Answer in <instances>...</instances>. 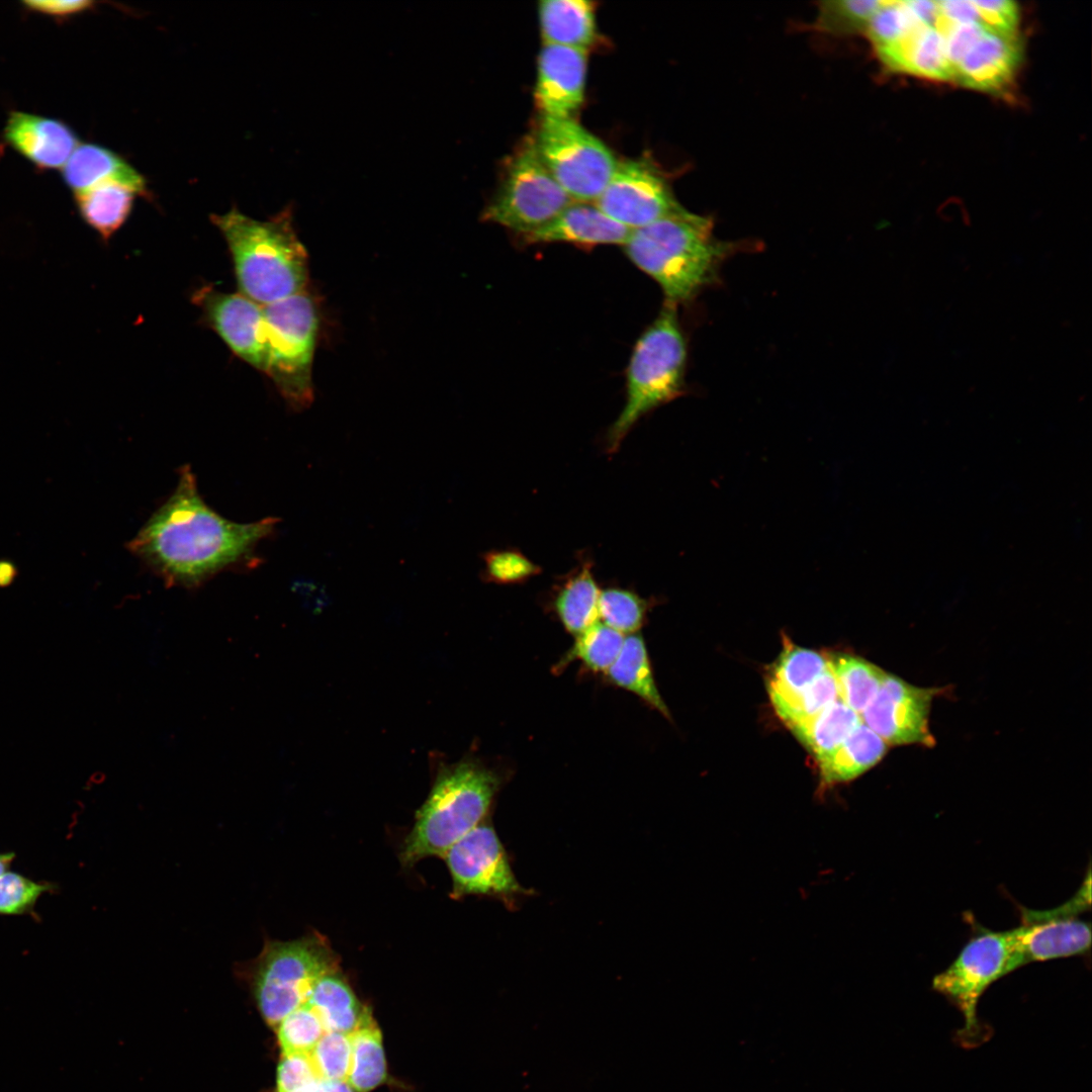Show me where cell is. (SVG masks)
Returning <instances> with one entry per match:
<instances>
[{"instance_id":"6da1fadb","label":"cell","mask_w":1092,"mask_h":1092,"mask_svg":"<svg viewBox=\"0 0 1092 1092\" xmlns=\"http://www.w3.org/2000/svg\"><path fill=\"white\" fill-rule=\"evenodd\" d=\"M279 521L239 523L220 516L205 503L185 464L176 487L129 540L128 550L168 587L195 589L221 572L256 566L259 545Z\"/></svg>"},{"instance_id":"7a4b0ae2","label":"cell","mask_w":1092,"mask_h":1092,"mask_svg":"<svg viewBox=\"0 0 1092 1092\" xmlns=\"http://www.w3.org/2000/svg\"><path fill=\"white\" fill-rule=\"evenodd\" d=\"M713 229L711 217L680 206L632 230L623 246L629 260L660 286L664 303L677 306L718 282L723 263L743 250L742 243L716 239Z\"/></svg>"},{"instance_id":"3957f363","label":"cell","mask_w":1092,"mask_h":1092,"mask_svg":"<svg viewBox=\"0 0 1092 1092\" xmlns=\"http://www.w3.org/2000/svg\"><path fill=\"white\" fill-rule=\"evenodd\" d=\"M210 219L226 242L240 293L268 305L305 290L307 253L289 210L258 220L232 208Z\"/></svg>"},{"instance_id":"277c9868","label":"cell","mask_w":1092,"mask_h":1092,"mask_svg":"<svg viewBox=\"0 0 1092 1092\" xmlns=\"http://www.w3.org/2000/svg\"><path fill=\"white\" fill-rule=\"evenodd\" d=\"M499 776L474 759L443 765L403 839L399 860L411 868L429 856L443 857L460 838L484 821L500 787Z\"/></svg>"},{"instance_id":"5b68a950","label":"cell","mask_w":1092,"mask_h":1092,"mask_svg":"<svg viewBox=\"0 0 1092 1092\" xmlns=\"http://www.w3.org/2000/svg\"><path fill=\"white\" fill-rule=\"evenodd\" d=\"M688 349L676 306L664 303L634 345L626 371L625 405L606 435L614 453L635 424L685 389Z\"/></svg>"},{"instance_id":"8992f818","label":"cell","mask_w":1092,"mask_h":1092,"mask_svg":"<svg viewBox=\"0 0 1092 1092\" xmlns=\"http://www.w3.org/2000/svg\"><path fill=\"white\" fill-rule=\"evenodd\" d=\"M339 971L338 953L316 931L288 941L268 939L246 969L260 1011L274 1028L307 1001L318 980Z\"/></svg>"},{"instance_id":"52a82bcc","label":"cell","mask_w":1092,"mask_h":1092,"mask_svg":"<svg viewBox=\"0 0 1092 1092\" xmlns=\"http://www.w3.org/2000/svg\"><path fill=\"white\" fill-rule=\"evenodd\" d=\"M266 333L264 373L288 406L300 412L313 400L311 367L318 329L317 308L305 290L263 305Z\"/></svg>"},{"instance_id":"ba28073f","label":"cell","mask_w":1092,"mask_h":1092,"mask_svg":"<svg viewBox=\"0 0 1092 1092\" xmlns=\"http://www.w3.org/2000/svg\"><path fill=\"white\" fill-rule=\"evenodd\" d=\"M532 139L542 162L573 201L595 202L617 169L610 149L573 118L542 116Z\"/></svg>"},{"instance_id":"9c48e42d","label":"cell","mask_w":1092,"mask_h":1092,"mask_svg":"<svg viewBox=\"0 0 1092 1092\" xmlns=\"http://www.w3.org/2000/svg\"><path fill=\"white\" fill-rule=\"evenodd\" d=\"M1017 970L1011 929L994 931L979 926L956 959L932 980V988L964 1016L959 1031L963 1043L980 1042L977 1006L985 991L997 980Z\"/></svg>"},{"instance_id":"30bf717a","label":"cell","mask_w":1092,"mask_h":1092,"mask_svg":"<svg viewBox=\"0 0 1092 1092\" xmlns=\"http://www.w3.org/2000/svg\"><path fill=\"white\" fill-rule=\"evenodd\" d=\"M571 202L530 138L510 158L502 184L482 218L521 236L546 224Z\"/></svg>"},{"instance_id":"8fae6325","label":"cell","mask_w":1092,"mask_h":1092,"mask_svg":"<svg viewBox=\"0 0 1092 1092\" xmlns=\"http://www.w3.org/2000/svg\"><path fill=\"white\" fill-rule=\"evenodd\" d=\"M442 858L452 879V899L467 895L509 899L527 893L515 878L495 830L485 820L455 842Z\"/></svg>"},{"instance_id":"7c38bea8","label":"cell","mask_w":1092,"mask_h":1092,"mask_svg":"<svg viewBox=\"0 0 1092 1092\" xmlns=\"http://www.w3.org/2000/svg\"><path fill=\"white\" fill-rule=\"evenodd\" d=\"M938 689L913 686L887 673L877 695L860 714L861 721L888 745L932 746L929 714Z\"/></svg>"},{"instance_id":"4fadbf2b","label":"cell","mask_w":1092,"mask_h":1092,"mask_svg":"<svg viewBox=\"0 0 1092 1092\" xmlns=\"http://www.w3.org/2000/svg\"><path fill=\"white\" fill-rule=\"evenodd\" d=\"M594 203L606 215L630 230L650 224L680 207L657 170L640 160L618 163L614 175Z\"/></svg>"},{"instance_id":"5bb4252c","label":"cell","mask_w":1092,"mask_h":1092,"mask_svg":"<svg viewBox=\"0 0 1092 1092\" xmlns=\"http://www.w3.org/2000/svg\"><path fill=\"white\" fill-rule=\"evenodd\" d=\"M205 322L232 352L264 373L266 333L263 305L242 293L202 287L193 295Z\"/></svg>"},{"instance_id":"9a60e30c","label":"cell","mask_w":1092,"mask_h":1092,"mask_svg":"<svg viewBox=\"0 0 1092 1092\" xmlns=\"http://www.w3.org/2000/svg\"><path fill=\"white\" fill-rule=\"evenodd\" d=\"M586 64L585 50L544 43L534 94L542 116L573 118L584 98Z\"/></svg>"},{"instance_id":"2e32d148","label":"cell","mask_w":1092,"mask_h":1092,"mask_svg":"<svg viewBox=\"0 0 1092 1092\" xmlns=\"http://www.w3.org/2000/svg\"><path fill=\"white\" fill-rule=\"evenodd\" d=\"M3 140L42 171L62 168L79 145L76 132L63 120L19 110L9 112Z\"/></svg>"},{"instance_id":"e0dca14e","label":"cell","mask_w":1092,"mask_h":1092,"mask_svg":"<svg viewBox=\"0 0 1092 1092\" xmlns=\"http://www.w3.org/2000/svg\"><path fill=\"white\" fill-rule=\"evenodd\" d=\"M631 231L606 215L594 202L573 201L546 224L518 237L524 245L566 243L592 248L624 245Z\"/></svg>"},{"instance_id":"ac0fdd59","label":"cell","mask_w":1092,"mask_h":1092,"mask_svg":"<svg viewBox=\"0 0 1092 1092\" xmlns=\"http://www.w3.org/2000/svg\"><path fill=\"white\" fill-rule=\"evenodd\" d=\"M1011 933L1017 969L1030 963L1085 956L1091 947L1090 923L1078 917L1023 921Z\"/></svg>"},{"instance_id":"d6986e66","label":"cell","mask_w":1092,"mask_h":1092,"mask_svg":"<svg viewBox=\"0 0 1092 1092\" xmlns=\"http://www.w3.org/2000/svg\"><path fill=\"white\" fill-rule=\"evenodd\" d=\"M1017 36L987 31L964 56L953 71L952 81L984 92L1002 91L1012 80L1019 65Z\"/></svg>"},{"instance_id":"ffe728a7","label":"cell","mask_w":1092,"mask_h":1092,"mask_svg":"<svg viewBox=\"0 0 1092 1092\" xmlns=\"http://www.w3.org/2000/svg\"><path fill=\"white\" fill-rule=\"evenodd\" d=\"M66 186L74 194L105 181L120 182L138 195L147 194L145 177L118 154L97 144L78 145L62 170Z\"/></svg>"},{"instance_id":"44dd1931","label":"cell","mask_w":1092,"mask_h":1092,"mask_svg":"<svg viewBox=\"0 0 1092 1092\" xmlns=\"http://www.w3.org/2000/svg\"><path fill=\"white\" fill-rule=\"evenodd\" d=\"M891 71L936 81H952L944 38L935 27L919 26L898 43L877 52Z\"/></svg>"},{"instance_id":"7402d4cb","label":"cell","mask_w":1092,"mask_h":1092,"mask_svg":"<svg viewBox=\"0 0 1092 1092\" xmlns=\"http://www.w3.org/2000/svg\"><path fill=\"white\" fill-rule=\"evenodd\" d=\"M546 44L587 49L597 39L595 4L585 0H544L538 7Z\"/></svg>"},{"instance_id":"603a6c76","label":"cell","mask_w":1092,"mask_h":1092,"mask_svg":"<svg viewBox=\"0 0 1092 1092\" xmlns=\"http://www.w3.org/2000/svg\"><path fill=\"white\" fill-rule=\"evenodd\" d=\"M885 741L861 723L838 747L818 760L821 785L826 788L852 781L885 755Z\"/></svg>"},{"instance_id":"cb8c5ba5","label":"cell","mask_w":1092,"mask_h":1092,"mask_svg":"<svg viewBox=\"0 0 1092 1092\" xmlns=\"http://www.w3.org/2000/svg\"><path fill=\"white\" fill-rule=\"evenodd\" d=\"M600 594L588 561L567 575L553 600L554 611L567 632L576 637L599 623Z\"/></svg>"},{"instance_id":"d4e9b609","label":"cell","mask_w":1092,"mask_h":1092,"mask_svg":"<svg viewBox=\"0 0 1092 1092\" xmlns=\"http://www.w3.org/2000/svg\"><path fill=\"white\" fill-rule=\"evenodd\" d=\"M138 193L117 182L105 181L74 194L83 220L108 241L128 218Z\"/></svg>"},{"instance_id":"484cf974","label":"cell","mask_w":1092,"mask_h":1092,"mask_svg":"<svg viewBox=\"0 0 1092 1092\" xmlns=\"http://www.w3.org/2000/svg\"><path fill=\"white\" fill-rule=\"evenodd\" d=\"M305 1003L317 1013L326 1031L348 1034L371 1015L340 971L318 980Z\"/></svg>"},{"instance_id":"4316f807","label":"cell","mask_w":1092,"mask_h":1092,"mask_svg":"<svg viewBox=\"0 0 1092 1092\" xmlns=\"http://www.w3.org/2000/svg\"><path fill=\"white\" fill-rule=\"evenodd\" d=\"M606 675L614 686L636 695L664 717H670L655 684L645 642L639 634L625 636L622 649Z\"/></svg>"},{"instance_id":"83f0119b","label":"cell","mask_w":1092,"mask_h":1092,"mask_svg":"<svg viewBox=\"0 0 1092 1092\" xmlns=\"http://www.w3.org/2000/svg\"><path fill=\"white\" fill-rule=\"evenodd\" d=\"M860 715L839 699L789 728L817 761L838 747L860 724Z\"/></svg>"},{"instance_id":"f1b7e54d","label":"cell","mask_w":1092,"mask_h":1092,"mask_svg":"<svg viewBox=\"0 0 1092 1092\" xmlns=\"http://www.w3.org/2000/svg\"><path fill=\"white\" fill-rule=\"evenodd\" d=\"M351 1063L347 1082L356 1092H368L386 1078V1063L381 1032L369 1015L349 1033Z\"/></svg>"},{"instance_id":"f546056e","label":"cell","mask_w":1092,"mask_h":1092,"mask_svg":"<svg viewBox=\"0 0 1092 1092\" xmlns=\"http://www.w3.org/2000/svg\"><path fill=\"white\" fill-rule=\"evenodd\" d=\"M828 661L838 699L860 715L877 695L888 672L861 657L848 654L830 656Z\"/></svg>"},{"instance_id":"4dcf8cb0","label":"cell","mask_w":1092,"mask_h":1092,"mask_svg":"<svg viewBox=\"0 0 1092 1092\" xmlns=\"http://www.w3.org/2000/svg\"><path fill=\"white\" fill-rule=\"evenodd\" d=\"M828 657L793 644L785 646L775 663L767 684L769 699L793 696L820 676L828 667Z\"/></svg>"},{"instance_id":"1f68e13d","label":"cell","mask_w":1092,"mask_h":1092,"mask_svg":"<svg viewBox=\"0 0 1092 1092\" xmlns=\"http://www.w3.org/2000/svg\"><path fill=\"white\" fill-rule=\"evenodd\" d=\"M881 4L879 0L821 1L818 2V13L811 27L836 36L866 34Z\"/></svg>"},{"instance_id":"d6a6232c","label":"cell","mask_w":1092,"mask_h":1092,"mask_svg":"<svg viewBox=\"0 0 1092 1092\" xmlns=\"http://www.w3.org/2000/svg\"><path fill=\"white\" fill-rule=\"evenodd\" d=\"M624 640V634L597 623L575 637L572 647L558 666H565L566 663L579 660L587 669L606 673L618 657Z\"/></svg>"},{"instance_id":"836d02e7","label":"cell","mask_w":1092,"mask_h":1092,"mask_svg":"<svg viewBox=\"0 0 1092 1092\" xmlns=\"http://www.w3.org/2000/svg\"><path fill=\"white\" fill-rule=\"evenodd\" d=\"M836 700L837 686L829 664L820 676L801 692L770 699L777 714L788 727L815 716Z\"/></svg>"},{"instance_id":"e575fe53","label":"cell","mask_w":1092,"mask_h":1092,"mask_svg":"<svg viewBox=\"0 0 1092 1092\" xmlns=\"http://www.w3.org/2000/svg\"><path fill=\"white\" fill-rule=\"evenodd\" d=\"M647 603L636 593L619 587L601 590L599 617L603 624L622 633L638 631L646 617Z\"/></svg>"},{"instance_id":"d590c367","label":"cell","mask_w":1092,"mask_h":1092,"mask_svg":"<svg viewBox=\"0 0 1092 1092\" xmlns=\"http://www.w3.org/2000/svg\"><path fill=\"white\" fill-rule=\"evenodd\" d=\"M276 1030L283 1056L310 1054L326 1032L320 1016L307 1003L289 1013Z\"/></svg>"},{"instance_id":"8d00e7d4","label":"cell","mask_w":1092,"mask_h":1092,"mask_svg":"<svg viewBox=\"0 0 1092 1092\" xmlns=\"http://www.w3.org/2000/svg\"><path fill=\"white\" fill-rule=\"evenodd\" d=\"M919 26L922 25L913 17L905 1H882L866 35L877 53L898 43Z\"/></svg>"},{"instance_id":"74e56055","label":"cell","mask_w":1092,"mask_h":1092,"mask_svg":"<svg viewBox=\"0 0 1092 1092\" xmlns=\"http://www.w3.org/2000/svg\"><path fill=\"white\" fill-rule=\"evenodd\" d=\"M56 888L53 883L33 881L7 871L0 876V915H33L40 896Z\"/></svg>"},{"instance_id":"f35d334b","label":"cell","mask_w":1092,"mask_h":1092,"mask_svg":"<svg viewBox=\"0 0 1092 1092\" xmlns=\"http://www.w3.org/2000/svg\"><path fill=\"white\" fill-rule=\"evenodd\" d=\"M481 576L484 581L515 584L539 574L541 568L515 549L490 550L482 555Z\"/></svg>"},{"instance_id":"ab89813d","label":"cell","mask_w":1092,"mask_h":1092,"mask_svg":"<svg viewBox=\"0 0 1092 1092\" xmlns=\"http://www.w3.org/2000/svg\"><path fill=\"white\" fill-rule=\"evenodd\" d=\"M309 1057L323 1080L347 1081L351 1063L349 1033L326 1031Z\"/></svg>"},{"instance_id":"60d3db41","label":"cell","mask_w":1092,"mask_h":1092,"mask_svg":"<svg viewBox=\"0 0 1092 1092\" xmlns=\"http://www.w3.org/2000/svg\"><path fill=\"white\" fill-rule=\"evenodd\" d=\"M323 1081L309 1054L283 1056L278 1066V1092H320Z\"/></svg>"},{"instance_id":"b9f144b4","label":"cell","mask_w":1092,"mask_h":1092,"mask_svg":"<svg viewBox=\"0 0 1092 1092\" xmlns=\"http://www.w3.org/2000/svg\"><path fill=\"white\" fill-rule=\"evenodd\" d=\"M981 23L990 31L1005 35L1017 36L1019 24V8L1010 0L973 1Z\"/></svg>"},{"instance_id":"7bdbcfd3","label":"cell","mask_w":1092,"mask_h":1092,"mask_svg":"<svg viewBox=\"0 0 1092 1092\" xmlns=\"http://www.w3.org/2000/svg\"><path fill=\"white\" fill-rule=\"evenodd\" d=\"M939 29L944 38V47L947 61L953 71L970 49L989 31L980 22H964L953 24H941Z\"/></svg>"},{"instance_id":"ee69618b","label":"cell","mask_w":1092,"mask_h":1092,"mask_svg":"<svg viewBox=\"0 0 1092 1092\" xmlns=\"http://www.w3.org/2000/svg\"><path fill=\"white\" fill-rule=\"evenodd\" d=\"M1091 904V879L1090 871H1088L1086 879L1083 881L1082 886L1079 888L1075 896L1070 898L1066 903L1060 907L1053 908L1052 910L1044 911H1031L1023 909L1022 913L1023 921L1040 920V919H1055V918H1072L1077 917L1079 913L1085 912L1090 908Z\"/></svg>"},{"instance_id":"f6af8a7d","label":"cell","mask_w":1092,"mask_h":1092,"mask_svg":"<svg viewBox=\"0 0 1092 1092\" xmlns=\"http://www.w3.org/2000/svg\"><path fill=\"white\" fill-rule=\"evenodd\" d=\"M21 5L23 9L29 12L46 15L56 20H65L94 8L96 2L91 0H26L22 1Z\"/></svg>"},{"instance_id":"bcb514c9","label":"cell","mask_w":1092,"mask_h":1092,"mask_svg":"<svg viewBox=\"0 0 1092 1092\" xmlns=\"http://www.w3.org/2000/svg\"><path fill=\"white\" fill-rule=\"evenodd\" d=\"M939 9V22L941 24H953L964 22H980V17L973 1L945 0L937 1Z\"/></svg>"},{"instance_id":"7dc6e473","label":"cell","mask_w":1092,"mask_h":1092,"mask_svg":"<svg viewBox=\"0 0 1092 1092\" xmlns=\"http://www.w3.org/2000/svg\"><path fill=\"white\" fill-rule=\"evenodd\" d=\"M909 11L922 26L937 28L939 22V9L937 1H905Z\"/></svg>"},{"instance_id":"c3c4849f","label":"cell","mask_w":1092,"mask_h":1092,"mask_svg":"<svg viewBox=\"0 0 1092 1092\" xmlns=\"http://www.w3.org/2000/svg\"><path fill=\"white\" fill-rule=\"evenodd\" d=\"M320 1092H355L347 1081L324 1080Z\"/></svg>"},{"instance_id":"681fc988","label":"cell","mask_w":1092,"mask_h":1092,"mask_svg":"<svg viewBox=\"0 0 1092 1092\" xmlns=\"http://www.w3.org/2000/svg\"><path fill=\"white\" fill-rule=\"evenodd\" d=\"M14 858H15V853L13 851L0 852V876L3 873L7 872V870L10 868L11 863L13 862Z\"/></svg>"},{"instance_id":"f907efd6","label":"cell","mask_w":1092,"mask_h":1092,"mask_svg":"<svg viewBox=\"0 0 1092 1092\" xmlns=\"http://www.w3.org/2000/svg\"><path fill=\"white\" fill-rule=\"evenodd\" d=\"M13 568L7 563H0V585L7 584L13 577Z\"/></svg>"}]
</instances>
